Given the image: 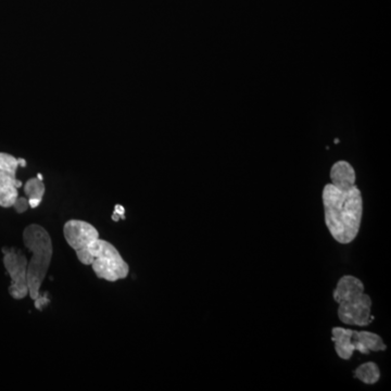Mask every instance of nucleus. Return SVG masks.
<instances>
[{"label": "nucleus", "mask_w": 391, "mask_h": 391, "mask_svg": "<svg viewBox=\"0 0 391 391\" xmlns=\"http://www.w3.org/2000/svg\"><path fill=\"white\" fill-rule=\"evenodd\" d=\"M325 224L332 238L342 244L352 242L360 232L363 216V199L354 184L339 187L326 184L322 192Z\"/></svg>", "instance_id": "f257e3e1"}, {"label": "nucleus", "mask_w": 391, "mask_h": 391, "mask_svg": "<svg viewBox=\"0 0 391 391\" xmlns=\"http://www.w3.org/2000/svg\"><path fill=\"white\" fill-rule=\"evenodd\" d=\"M332 297L338 303V317L341 323L365 327L373 321L372 299L364 292V284L352 275H345L338 281Z\"/></svg>", "instance_id": "f03ea898"}, {"label": "nucleus", "mask_w": 391, "mask_h": 391, "mask_svg": "<svg viewBox=\"0 0 391 391\" xmlns=\"http://www.w3.org/2000/svg\"><path fill=\"white\" fill-rule=\"evenodd\" d=\"M23 241L32 252V259L27 264L29 295L33 300H36L40 295V287L52 259V241L45 228L37 224L29 225L24 230Z\"/></svg>", "instance_id": "7ed1b4c3"}, {"label": "nucleus", "mask_w": 391, "mask_h": 391, "mask_svg": "<svg viewBox=\"0 0 391 391\" xmlns=\"http://www.w3.org/2000/svg\"><path fill=\"white\" fill-rule=\"evenodd\" d=\"M331 340L337 355L342 360H350L354 351L362 354L371 352L385 351L387 346L378 335L368 330H354L344 327H333L331 329Z\"/></svg>", "instance_id": "20e7f679"}, {"label": "nucleus", "mask_w": 391, "mask_h": 391, "mask_svg": "<svg viewBox=\"0 0 391 391\" xmlns=\"http://www.w3.org/2000/svg\"><path fill=\"white\" fill-rule=\"evenodd\" d=\"M93 258V271L98 278L108 282L124 280L129 273L128 264L118 249L107 240L98 239L89 247Z\"/></svg>", "instance_id": "39448f33"}, {"label": "nucleus", "mask_w": 391, "mask_h": 391, "mask_svg": "<svg viewBox=\"0 0 391 391\" xmlns=\"http://www.w3.org/2000/svg\"><path fill=\"white\" fill-rule=\"evenodd\" d=\"M4 265L7 273L11 277L9 287L10 296L16 300L24 299L29 295L27 264L25 255L19 249L4 248Z\"/></svg>", "instance_id": "423d86ee"}, {"label": "nucleus", "mask_w": 391, "mask_h": 391, "mask_svg": "<svg viewBox=\"0 0 391 391\" xmlns=\"http://www.w3.org/2000/svg\"><path fill=\"white\" fill-rule=\"evenodd\" d=\"M18 167V159L9 153L0 152V207H12L19 197L22 182L15 177Z\"/></svg>", "instance_id": "0eeeda50"}, {"label": "nucleus", "mask_w": 391, "mask_h": 391, "mask_svg": "<svg viewBox=\"0 0 391 391\" xmlns=\"http://www.w3.org/2000/svg\"><path fill=\"white\" fill-rule=\"evenodd\" d=\"M64 238L69 246L75 252L89 249L92 244L99 239V233L96 228L85 221L71 219L63 227Z\"/></svg>", "instance_id": "6e6552de"}, {"label": "nucleus", "mask_w": 391, "mask_h": 391, "mask_svg": "<svg viewBox=\"0 0 391 391\" xmlns=\"http://www.w3.org/2000/svg\"><path fill=\"white\" fill-rule=\"evenodd\" d=\"M331 184L339 187H348L355 184L356 174L353 166L348 161H337L330 169Z\"/></svg>", "instance_id": "1a4fd4ad"}, {"label": "nucleus", "mask_w": 391, "mask_h": 391, "mask_svg": "<svg viewBox=\"0 0 391 391\" xmlns=\"http://www.w3.org/2000/svg\"><path fill=\"white\" fill-rule=\"evenodd\" d=\"M354 377L366 385H374L380 379V370L376 363L366 362L354 371Z\"/></svg>", "instance_id": "9d476101"}, {"label": "nucleus", "mask_w": 391, "mask_h": 391, "mask_svg": "<svg viewBox=\"0 0 391 391\" xmlns=\"http://www.w3.org/2000/svg\"><path fill=\"white\" fill-rule=\"evenodd\" d=\"M46 191V187L43 181L39 178L34 177L31 178L24 185V192L29 197V199H40L43 200V197Z\"/></svg>", "instance_id": "9b49d317"}, {"label": "nucleus", "mask_w": 391, "mask_h": 391, "mask_svg": "<svg viewBox=\"0 0 391 391\" xmlns=\"http://www.w3.org/2000/svg\"><path fill=\"white\" fill-rule=\"evenodd\" d=\"M12 207L16 212H18V213H24V212L27 211V209L30 208L29 200L24 197H18L14 201Z\"/></svg>", "instance_id": "f8f14e48"}, {"label": "nucleus", "mask_w": 391, "mask_h": 391, "mask_svg": "<svg viewBox=\"0 0 391 391\" xmlns=\"http://www.w3.org/2000/svg\"><path fill=\"white\" fill-rule=\"evenodd\" d=\"M114 213L118 214L120 216V218L125 219V209L122 206L117 205L116 208H114Z\"/></svg>", "instance_id": "ddd939ff"}, {"label": "nucleus", "mask_w": 391, "mask_h": 391, "mask_svg": "<svg viewBox=\"0 0 391 391\" xmlns=\"http://www.w3.org/2000/svg\"><path fill=\"white\" fill-rule=\"evenodd\" d=\"M40 202H42V200L40 199H29V205H30V208H32V209H35V208L39 207Z\"/></svg>", "instance_id": "4468645a"}, {"label": "nucleus", "mask_w": 391, "mask_h": 391, "mask_svg": "<svg viewBox=\"0 0 391 391\" xmlns=\"http://www.w3.org/2000/svg\"><path fill=\"white\" fill-rule=\"evenodd\" d=\"M18 162H19V166H22V167L26 166V161L24 159H18Z\"/></svg>", "instance_id": "2eb2a0df"}, {"label": "nucleus", "mask_w": 391, "mask_h": 391, "mask_svg": "<svg viewBox=\"0 0 391 391\" xmlns=\"http://www.w3.org/2000/svg\"><path fill=\"white\" fill-rule=\"evenodd\" d=\"M37 178H39V179H40V181H43V175H42V174H40V173H39V174L37 175Z\"/></svg>", "instance_id": "dca6fc26"}]
</instances>
